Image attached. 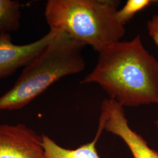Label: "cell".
Returning a JSON list of instances; mask_svg holds the SVG:
<instances>
[{
    "label": "cell",
    "mask_w": 158,
    "mask_h": 158,
    "mask_svg": "<svg viewBox=\"0 0 158 158\" xmlns=\"http://www.w3.org/2000/svg\"><path fill=\"white\" fill-rule=\"evenodd\" d=\"M155 125H156V129H157V131H158V118L155 121Z\"/></svg>",
    "instance_id": "obj_11"
},
{
    "label": "cell",
    "mask_w": 158,
    "mask_h": 158,
    "mask_svg": "<svg viewBox=\"0 0 158 158\" xmlns=\"http://www.w3.org/2000/svg\"><path fill=\"white\" fill-rule=\"evenodd\" d=\"M103 131L102 126L98 124L93 140L73 149L60 146L48 136L43 134L42 137L45 158H101L97 152L96 144Z\"/></svg>",
    "instance_id": "obj_7"
},
{
    "label": "cell",
    "mask_w": 158,
    "mask_h": 158,
    "mask_svg": "<svg viewBox=\"0 0 158 158\" xmlns=\"http://www.w3.org/2000/svg\"><path fill=\"white\" fill-rule=\"evenodd\" d=\"M85 46L64 33L56 36L24 67L10 90L0 96V111L23 108L51 85L69 75L83 72Z\"/></svg>",
    "instance_id": "obj_3"
},
{
    "label": "cell",
    "mask_w": 158,
    "mask_h": 158,
    "mask_svg": "<svg viewBox=\"0 0 158 158\" xmlns=\"http://www.w3.org/2000/svg\"><path fill=\"white\" fill-rule=\"evenodd\" d=\"M155 2L156 1L153 0H128L124 6L119 8L117 12V18L119 23L125 25L137 13Z\"/></svg>",
    "instance_id": "obj_9"
},
{
    "label": "cell",
    "mask_w": 158,
    "mask_h": 158,
    "mask_svg": "<svg viewBox=\"0 0 158 158\" xmlns=\"http://www.w3.org/2000/svg\"><path fill=\"white\" fill-rule=\"evenodd\" d=\"M147 29L149 36L158 48V14L154 15L148 21Z\"/></svg>",
    "instance_id": "obj_10"
},
{
    "label": "cell",
    "mask_w": 158,
    "mask_h": 158,
    "mask_svg": "<svg viewBox=\"0 0 158 158\" xmlns=\"http://www.w3.org/2000/svg\"><path fill=\"white\" fill-rule=\"evenodd\" d=\"M57 32L50 31L42 38L25 45H17L12 42L9 33H0V79L6 78L17 70L25 67L37 56Z\"/></svg>",
    "instance_id": "obj_6"
},
{
    "label": "cell",
    "mask_w": 158,
    "mask_h": 158,
    "mask_svg": "<svg viewBox=\"0 0 158 158\" xmlns=\"http://www.w3.org/2000/svg\"><path fill=\"white\" fill-rule=\"evenodd\" d=\"M99 124L104 130L118 136L128 147L134 158H158V152L128 124L124 107L110 99L102 102Z\"/></svg>",
    "instance_id": "obj_4"
},
{
    "label": "cell",
    "mask_w": 158,
    "mask_h": 158,
    "mask_svg": "<svg viewBox=\"0 0 158 158\" xmlns=\"http://www.w3.org/2000/svg\"><path fill=\"white\" fill-rule=\"evenodd\" d=\"M21 4L15 0H0V33L18 31L20 27Z\"/></svg>",
    "instance_id": "obj_8"
},
{
    "label": "cell",
    "mask_w": 158,
    "mask_h": 158,
    "mask_svg": "<svg viewBox=\"0 0 158 158\" xmlns=\"http://www.w3.org/2000/svg\"><path fill=\"white\" fill-rule=\"evenodd\" d=\"M95 67L81 84L96 83L123 107L158 104V61L140 35L98 53Z\"/></svg>",
    "instance_id": "obj_1"
},
{
    "label": "cell",
    "mask_w": 158,
    "mask_h": 158,
    "mask_svg": "<svg viewBox=\"0 0 158 158\" xmlns=\"http://www.w3.org/2000/svg\"><path fill=\"white\" fill-rule=\"evenodd\" d=\"M117 0H49L45 17L50 31L64 33L98 53L121 40L125 25Z\"/></svg>",
    "instance_id": "obj_2"
},
{
    "label": "cell",
    "mask_w": 158,
    "mask_h": 158,
    "mask_svg": "<svg viewBox=\"0 0 158 158\" xmlns=\"http://www.w3.org/2000/svg\"><path fill=\"white\" fill-rule=\"evenodd\" d=\"M0 158H45L42 135L23 124L0 125Z\"/></svg>",
    "instance_id": "obj_5"
}]
</instances>
